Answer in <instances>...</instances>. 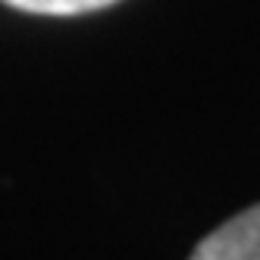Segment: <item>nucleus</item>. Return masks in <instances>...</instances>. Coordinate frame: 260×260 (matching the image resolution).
I'll return each mask as SVG.
<instances>
[{"mask_svg":"<svg viewBox=\"0 0 260 260\" xmlns=\"http://www.w3.org/2000/svg\"><path fill=\"white\" fill-rule=\"evenodd\" d=\"M19 13H35V16H82L119 4V0H0Z\"/></svg>","mask_w":260,"mask_h":260,"instance_id":"f03ea898","label":"nucleus"},{"mask_svg":"<svg viewBox=\"0 0 260 260\" xmlns=\"http://www.w3.org/2000/svg\"><path fill=\"white\" fill-rule=\"evenodd\" d=\"M191 260H260V204L213 229L194 248Z\"/></svg>","mask_w":260,"mask_h":260,"instance_id":"f257e3e1","label":"nucleus"}]
</instances>
